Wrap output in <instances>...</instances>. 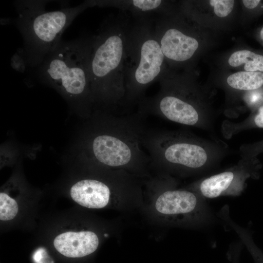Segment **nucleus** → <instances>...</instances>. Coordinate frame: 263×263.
Listing matches in <instances>:
<instances>
[{"label":"nucleus","instance_id":"1","mask_svg":"<svg viewBox=\"0 0 263 263\" xmlns=\"http://www.w3.org/2000/svg\"><path fill=\"white\" fill-rule=\"evenodd\" d=\"M130 14L120 11L102 22L94 40L90 76L94 106L104 112L124 113L126 90L124 61Z\"/></svg>","mask_w":263,"mask_h":263},{"label":"nucleus","instance_id":"2","mask_svg":"<svg viewBox=\"0 0 263 263\" xmlns=\"http://www.w3.org/2000/svg\"><path fill=\"white\" fill-rule=\"evenodd\" d=\"M85 143L86 159L107 168L143 169L151 160L142 145L146 116L138 110L98 113Z\"/></svg>","mask_w":263,"mask_h":263},{"label":"nucleus","instance_id":"3","mask_svg":"<svg viewBox=\"0 0 263 263\" xmlns=\"http://www.w3.org/2000/svg\"><path fill=\"white\" fill-rule=\"evenodd\" d=\"M142 145L151 164L169 170L202 174L216 168L228 151L222 141L202 138L186 130L147 129Z\"/></svg>","mask_w":263,"mask_h":263},{"label":"nucleus","instance_id":"4","mask_svg":"<svg viewBox=\"0 0 263 263\" xmlns=\"http://www.w3.org/2000/svg\"><path fill=\"white\" fill-rule=\"evenodd\" d=\"M49 0H18L15 24L23 40V54L28 66L37 68L61 42L62 34L74 19L88 8L90 0L70 7L48 10Z\"/></svg>","mask_w":263,"mask_h":263},{"label":"nucleus","instance_id":"5","mask_svg":"<svg viewBox=\"0 0 263 263\" xmlns=\"http://www.w3.org/2000/svg\"><path fill=\"white\" fill-rule=\"evenodd\" d=\"M94 36L61 41L37 68L39 78L90 113L94 106L90 61Z\"/></svg>","mask_w":263,"mask_h":263},{"label":"nucleus","instance_id":"6","mask_svg":"<svg viewBox=\"0 0 263 263\" xmlns=\"http://www.w3.org/2000/svg\"><path fill=\"white\" fill-rule=\"evenodd\" d=\"M150 19H135L128 30L124 61L126 90L124 113H131L145 97L146 89L168 70Z\"/></svg>","mask_w":263,"mask_h":263},{"label":"nucleus","instance_id":"7","mask_svg":"<svg viewBox=\"0 0 263 263\" xmlns=\"http://www.w3.org/2000/svg\"><path fill=\"white\" fill-rule=\"evenodd\" d=\"M160 88L152 97H144L137 110L186 126L213 131L215 116L201 106L198 93L185 76L174 75L169 68L160 78Z\"/></svg>","mask_w":263,"mask_h":263},{"label":"nucleus","instance_id":"8","mask_svg":"<svg viewBox=\"0 0 263 263\" xmlns=\"http://www.w3.org/2000/svg\"><path fill=\"white\" fill-rule=\"evenodd\" d=\"M154 32L168 66H183L194 56L199 46L185 24L173 16H159Z\"/></svg>","mask_w":263,"mask_h":263},{"label":"nucleus","instance_id":"9","mask_svg":"<svg viewBox=\"0 0 263 263\" xmlns=\"http://www.w3.org/2000/svg\"><path fill=\"white\" fill-rule=\"evenodd\" d=\"M253 159L254 157L241 158L237 164L202 178L194 183L193 191L204 199L241 195L246 180L254 174Z\"/></svg>","mask_w":263,"mask_h":263},{"label":"nucleus","instance_id":"10","mask_svg":"<svg viewBox=\"0 0 263 263\" xmlns=\"http://www.w3.org/2000/svg\"><path fill=\"white\" fill-rule=\"evenodd\" d=\"M155 208L168 215H191L209 224L213 219L205 199L193 190L169 189L159 195Z\"/></svg>","mask_w":263,"mask_h":263},{"label":"nucleus","instance_id":"11","mask_svg":"<svg viewBox=\"0 0 263 263\" xmlns=\"http://www.w3.org/2000/svg\"><path fill=\"white\" fill-rule=\"evenodd\" d=\"M54 245L61 254L69 258H80L94 252L99 244L96 234L91 231H68L57 235Z\"/></svg>","mask_w":263,"mask_h":263},{"label":"nucleus","instance_id":"12","mask_svg":"<svg viewBox=\"0 0 263 263\" xmlns=\"http://www.w3.org/2000/svg\"><path fill=\"white\" fill-rule=\"evenodd\" d=\"M92 6L111 7L130 14L134 19H150L152 14L160 16L172 14L169 2L162 0H91Z\"/></svg>","mask_w":263,"mask_h":263},{"label":"nucleus","instance_id":"13","mask_svg":"<svg viewBox=\"0 0 263 263\" xmlns=\"http://www.w3.org/2000/svg\"><path fill=\"white\" fill-rule=\"evenodd\" d=\"M70 195L72 199L81 206L89 208H101L108 204L111 190L102 181L85 179L72 186Z\"/></svg>","mask_w":263,"mask_h":263},{"label":"nucleus","instance_id":"14","mask_svg":"<svg viewBox=\"0 0 263 263\" xmlns=\"http://www.w3.org/2000/svg\"><path fill=\"white\" fill-rule=\"evenodd\" d=\"M227 85L238 91H254L263 85V73L261 72L241 71L229 75Z\"/></svg>","mask_w":263,"mask_h":263},{"label":"nucleus","instance_id":"15","mask_svg":"<svg viewBox=\"0 0 263 263\" xmlns=\"http://www.w3.org/2000/svg\"><path fill=\"white\" fill-rule=\"evenodd\" d=\"M228 62L232 67L244 64V71L263 72V56L249 50H241L234 52Z\"/></svg>","mask_w":263,"mask_h":263},{"label":"nucleus","instance_id":"16","mask_svg":"<svg viewBox=\"0 0 263 263\" xmlns=\"http://www.w3.org/2000/svg\"><path fill=\"white\" fill-rule=\"evenodd\" d=\"M18 212V205L16 201L6 193H0V219L7 221L14 219Z\"/></svg>","mask_w":263,"mask_h":263},{"label":"nucleus","instance_id":"17","mask_svg":"<svg viewBox=\"0 0 263 263\" xmlns=\"http://www.w3.org/2000/svg\"><path fill=\"white\" fill-rule=\"evenodd\" d=\"M234 0H211L209 4L213 7L215 15L220 18L227 17L232 12L234 5Z\"/></svg>","mask_w":263,"mask_h":263},{"label":"nucleus","instance_id":"18","mask_svg":"<svg viewBox=\"0 0 263 263\" xmlns=\"http://www.w3.org/2000/svg\"><path fill=\"white\" fill-rule=\"evenodd\" d=\"M10 63L12 68L17 71L20 73L24 72L26 67L28 65L22 48L18 49V51L12 56Z\"/></svg>","mask_w":263,"mask_h":263},{"label":"nucleus","instance_id":"19","mask_svg":"<svg viewBox=\"0 0 263 263\" xmlns=\"http://www.w3.org/2000/svg\"><path fill=\"white\" fill-rule=\"evenodd\" d=\"M261 1L259 0H244L242 2L244 6L248 9H253L257 6Z\"/></svg>","mask_w":263,"mask_h":263},{"label":"nucleus","instance_id":"20","mask_svg":"<svg viewBox=\"0 0 263 263\" xmlns=\"http://www.w3.org/2000/svg\"><path fill=\"white\" fill-rule=\"evenodd\" d=\"M252 253L253 254L256 263H263V257L261 256L260 254L258 255L257 253H254L253 252Z\"/></svg>","mask_w":263,"mask_h":263},{"label":"nucleus","instance_id":"21","mask_svg":"<svg viewBox=\"0 0 263 263\" xmlns=\"http://www.w3.org/2000/svg\"><path fill=\"white\" fill-rule=\"evenodd\" d=\"M260 36H261V39L263 41V27L262 28V29L261 30V32H260Z\"/></svg>","mask_w":263,"mask_h":263}]
</instances>
